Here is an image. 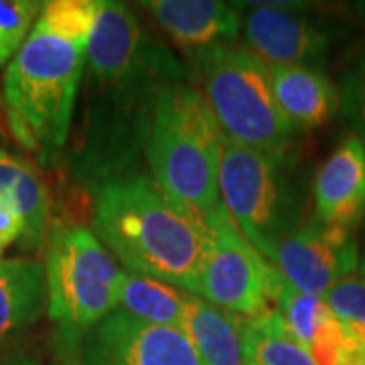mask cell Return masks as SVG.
I'll list each match as a JSON object with an SVG mask.
<instances>
[{"instance_id":"6da1fadb","label":"cell","mask_w":365,"mask_h":365,"mask_svg":"<svg viewBox=\"0 0 365 365\" xmlns=\"http://www.w3.org/2000/svg\"><path fill=\"white\" fill-rule=\"evenodd\" d=\"M189 71L126 2L104 0L88 47L83 110L71 150V175L93 191L136 173L158 91Z\"/></svg>"},{"instance_id":"7a4b0ae2","label":"cell","mask_w":365,"mask_h":365,"mask_svg":"<svg viewBox=\"0 0 365 365\" xmlns=\"http://www.w3.org/2000/svg\"><path fill=\"white\" fill-rule=\"evenodd\" d=\"M104 0L45 2L29 39L4 69L6 128L25 150L51 163L66 148L88 47Z\"/></svg>"},{"instance_id":"3957f363","label":"cell","mask_w":365,"mask_h":365,"mask_svg":"<svg viewBox=\"0 0 365 365\" xmlns=\"http://www.w3.org/2000/svg\"><path fill=\"white\" fill-rule=\"evenodd\" d=\"M93 234L130 274L199 292L209 248L205 220L167 197L150 175L130 173L93 191Z\"/></svg>"},{"instance_id":"277c9868","label":"cell","mask_w":365,"mask_h":365,"mask_svg":"<svg viewBox=\"0 0 365 365\" xmlns=\"http://www.w3.org/2000/svg\"><path fill=\"white\" fill-rule=\"evenodd\" d=\"M223 134L191 76L158 91L144 150L148 175L175 203L207 215L222 203L220 167Z\"/></svg>"},{"instance_id":"5b68a950","label":"cell","mask_w":365,"mask_h":365,"mask_svg":"<svg viewBox=\"0 0 365 365\" xmlns=\"http://www.w3.org/2000/svg\"><path fill=\"white\" fill-rule=\"evenodd\" d=\"M223 138L248 148L288 155L299 136L276 104L268 66L246 47L213 45L187 53Z\"/></svg>"},{"instance_id":"8992f818","label":"cell","mask_w":365,"mask_h":365,"mask_svg":"<svg viewBox=\"0 0 365 365\" xmlns=\"http://www.w3.org/2000/svg\"><path fill=\"white\" fill-rule=\"evenodd\" d=\"M47 314L57 339L76 343L118 309L124 270L86 225H55L45 254Z\"/></svg>"},{"instance_id":"52a82bcc","label":"cell","mask_w":365,"mask_h":365,"mask_svg":"<svg viewBox=\"0 0 365 365\" xmlns=\"http://www.w3.org/2000/svg\"><path fill=\"white\" fill-rule=\"evenodd\" d=\"M223 138L220 195L240 232L272 260L274 250L300 223V191L294 160Z\"/></svg>"},{"instance_id":"ba28073f","label":"cell","mask_w":365,"mask_h":365,"mask_svg":"<svg viewBox=\"0 0 365 365\" xmlns=\"http://www.w3.org/2000/svg\"><path fill=\"white\" fill-rule=\"evenodd\" d=\"M203 220L209 248L197 297L246 319L274 309L272 302H278L284 284L272 262L250 244L223 203Z\"/></svg>"},{"instance_id":"9c48e42d","label":"cell","mask_w":365,"mask_h":365,"mask_svg":"<svg viewBox=\"0 0 365 365\" xmlns=\"http://www.w3.org/2000/svg\"><path fill=\"white\" fill-rule=\"evenodd\" d=\"M83 365H205L181 329L160 327L112 311L83 333Z\"/></svg>"},{"instance_id":"30bf717a","label":"cell","mask_w":365,"mask_h":365,"mask_svg":"<svg viewBox=\"0 0 365 365\" xmlns=\"http://www.w3.org/2000/svg\"><path fill=\"white\" fill-rule=\"evenodd\" d=\"M270 262L284 287L325 297L341 278L359 270L361 252L353 232L313 217L278 244Z\"/></svg>"},{"instance_id":"8fae6325","label":"cell","mask_w":365,"mask_h":365,"mask_svg":"<svg viewBox=\"0 0 365 365\" xmlns=\"http://www.w3.org/2000/svg\"><path fill=\"white\" fill-rule=\"evenodd\" d=\"M240 14L244 47L266 66H323L331 31L307 9L280 2L248 4Z\"/></svg>"},{"instance_id":"7c38bea8","label":"cell","mask_w":365,"mask_h":365,"mask_svg":"<svg viewBox=\"0 0 365 365\" xmlns=\"http://www.w3.org/2000/svg\"><path fill=\"white\" fill-rule=\"evenodd\" d=\"M314 220L353 232L365 217V143L357 136L333 150L314 179Z\"/></svg>"},{"instance_id":"4fadbf2b","label":"cell","mask_w":365,"mask_h":365,"mask_svg":"<svg viewBox=\"0 0 365 365\" xmlns=\"http://www.w3.org/2000/svg\"><path fill=\"white\" fill-rule=\"evenodd\" d=\"M140 6L185 53L230 45L242 29L237 6L222 0H150Z\"/></svg>"},{"instance_id":"5bb4252c","label":"cell","mask_w":365,"mask_h":365,"mask_svg":"<svg viewBox=\"0 0 365 365\" xmlns=\"http://www.w3.org/2000/svg\"><path fill=\"white\" fill-rule=\"evenodd\" d=\"M276 104L299 132H313L339 112V88L317 67L268 66Z\"/></svg>"},{"instance_id":"9a60e30c","label":"cell","mask_w":365,"mask_h":365,"mask_svg":"<svg viewBox=\"0 0 365 365\" xmlns=\"http://www.w3.org/2000/svg\"><path fill=\"white\" fill-rule=\"evenodd\" d=\"M47 311L45 268L35 258L0 262V353Z\"/></svg>"},{"instance_id":"2e32d148","label":"cell","mask_w":365,"mask_h":365,"mask_svg":"<svg viewBox=\"0 0 365 365\" xmlns=\"http://www.w3.org/2000/svg\"><path fill=\"white\" fill-rule=\"evenodd\" d=\"M182 333L205 365H246V317L187 292Z\"/></svg>"},{"instance_id":"e0dca14e","label":"cell","mask_w":365,"mask_h":365,"mask_svg":"<svg viewBox=\"0 0 365 365\" xmlns=\"http://www.w3.org/2000/svg\"><path fill=\"white\" fill-rule=\"evenodd\" d=\"M187 290L170 287L148 276L124 274L118 309L134 319L160 327L181 329L185 321Z\"/></svg>"},{"instance_id":"ac0fdd59","label":"cell","mask_w":365,"mask_h":365,"mask_svg":"<svg viewBox=\"0 0 365 365\" xmlns=\"http://www.w3.org/2000/svg\"><path fill=\"white\" fill-rule=\"evenodd\" d=\"M246 365H317L282 319L278 309L248 319Z\"/></svg>"},{"instance_id":"d6986e66","label":"cell","mask_w":365,"mask_h":365,"mask_svg":"<svg viewBox=\"0 0 365 365\" xmlns=\"http://www.w3.org/2000/svg\"><path fill=\"white\" fill-rule=\"evenodd\" d=\"M45 2L0 0V66H9L29 39Z\"/></svg>"},{"instance_id":"ffe728a7","label":"cell","mask_w":365,"mask_h":365,"mask_svg":"<svg viewBox=\"0 0 365 365\" xmlns=\"http://www.w3.org/2000/svg\"><path fill=\"white\" fill-rule=\"evenodd\" d=\"M323 299L341 323L365 341V274L355 270L341 278Z\"/></svg>"},{"instance_id":"44dd1931","label":"cell","mask_w":365,"mask_h":365,"mask_svg":"<svg viewBox=\"0 0 365 365\" xmlns=\"http://www.w3.org/2000/svg\"><path fill=\"white\" fill-rule=\"evenodd\" d=\"M339 98L341 114L355 130L353 136L365 143V53L343 73Z\"/></svg>"},{"instance_id":"7402d4cb","label":"cell","mask_w":365,"mask_h":365,"mask_svg":"<svg viewBox=\"0 0 365 365\" xmlns=\"http://www.w3.org/2000/svg\"><path fill=\"white\" fill-rule=\"evenodd\" d=\"M35 165L25 157H16L13 153L0 148V197L11 195L16 201L19 187L23 185L29 170Z\"/></svg>"},{"instance_id":"603a6c76","label":"cell","mask_w":365,"mask_h":365,"mask_svg":"<svg viewBox=\"0 0 365 365\" xmlns=\"http://www.w3.org/2000/svg\"><path fill=\"white\" fill-rule=\"evenodd\" d=\"M25 234V220L14 197H0V248L4 250L14 242H21Z\"/></svg>"},{"instance_id":"cb8c5ba5","label":"cell","mask_w":365,"mask_h":365,"mask_svg":"<svg viewBox=\"0 0 365 365\" xmlns=\"http://www.w3.org/2000/svg\"><path fill=\"white\" fill-rule=\"evenodd\" d=\"M53 365H83L81 359H79L78 345L57 339V353H55Z\"/></svg>"},{"instance_id":"d4e9b609","label":"cell","mask_w":365,"mask_h":365,"mask_svg":"<svg viewBox=\"0 0 365 365\" xmlns=\"http://www.w3.org/2000/svg\"><path fill=\"white\" fill-rule=\"evenodd\" d=\"M0 365H41V361L26 353H9L0 357Z\"/></svg>"},{"instance_id":"484cf974","label":"cell","mask_w":365,"mask_h":365,"mask_svg":"<svg viewBox=\"0 0 365 365\" xmlns=\"http://www.w3.org/2000/svg\"><path fill=\"white\" fill-rule=\"evenodd\" d=\"M4 126H6V116H4V98H2V90H0V136H4Z\"/></svg>"},{"instance_id":"4316f807","label":"cell","mask_w":365,"mask_h":365,"mask_svg":"<svg viewBox=\"0 0 365 365\" xmlns=\"http://www.w3.org/2000/svg\"><path fill=\"white\" fill-rule=\"evenodd\" d=\"M359 270L365 274V250H364V254H361V262H359Z\"/></svg>"},{"instance_id":"83f0119b","label":"cell","mask_w":365,"mask_h":365,"mask_svg":"<svg viewBox=\"0 0 365 365\" xmlns=\"http://www.w3.org/2000/svg\"><path fill=\"white\" fill-rule=\"evenodd\" d=\"M2 252H4V250L0 248V262H2Z\"/></svg>"},{"instance_id":"f1b7e54d","label":"cell","mask_w":365,"mask_h":365,"mask_svg":"<svg viewBox=\"0 0 365 365\" xmlns=\"http://www.w3.org/2000/svg\"><path fill=\"white\" fill-rule=\"evenodd\" d=\"M361 365H365V364H361Z\"/></svg>"}]
</instances>
